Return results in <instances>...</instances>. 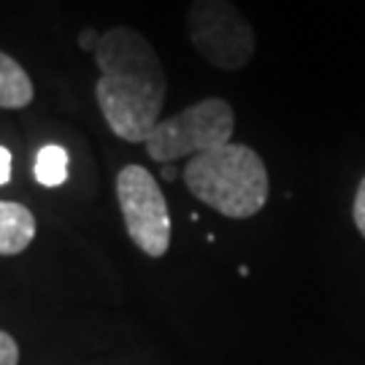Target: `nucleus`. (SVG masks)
<instances>
[{
	"label": "nucleus",
	"instance_id": "obj_1",
	"mask_svg": "<svg viewBox=\"0 0 365 365\" xmlns=\"http://www.w3.org/2000/svg\"><path fill=\"white\" fill-rule=\"evenodd\" d=\"M95 63V101L106 125L128 144H144L160 122L168 78L155 46L133 27H111L101 33Z\"/></svg>",
	"mask_w": 365,
	"mask_h": 365
},
{
	"label": "nucleus",
	"instance_id": "obj_2",
	"mask_svg": "<svg viewBox=\"0 0 365 365\" xmlns=\"http://www.w3.org/2000/svg\"><path fill=\"white\" fill-rule=\"evenodd\" d=\"M184 184L192 195L227 220H249L268 200V168L247 144H225L195 155L184 165Z\"/></svg>",
	"mask_w": 365,
	"mask_h": 365
},
{
	"label": "nucleus",
	"instance_id": "obj_3",
	"mask_svg": "<svg viewBox=\"0 0 365 365\" xmlns=\"http://www.w3.org/2000/svg\"><path fill=\"white\" fill-rule=\"evenodd\" d=\"M235 130V114L227 101L206 98L200 103L187 106L184 111L157 122L146 135V155L155 163H176L182 157H195L211 149L230 144Z\"/></svg>",
	"mask_w": 365,
	"mask_h": 365
},
{
	"label": "nucleus",
	"instance_id": "obj_4",
	"mask_svg": "<svg viewBox=\"0 0 365 365\" xmlns=\"http://www.w3.org/2000/svg\"><path fill=\"white\" fill-rule=\"evenodd\" d=\"M187 33L195 52L225 73L247 68L257 49L255 30L230 0H192L187 11Z\"/></svg>",
	"mask_w": 365,
	"mask_h": 365
},
{
	"label": "nucleus",
	"instance_id": "obj_5",
	"mask_svg": "<svg viewBox=\"0 0 365 365\" xmlns=\"http://www.w3.org/2000/svg\"><path fill=\"white\" fill-rule=\"evenodd\" d=\"M117 200L133 244L149 257H163L170 247V214L155 176L144 165H125L117 176Z\"/></svg>",
	"mask_w": 365,
	"mask_h": 365
},
{
	"label": "nucleus",
	"instance_id": "obj_6",
	"mask_svg": "<svg viewBox=\"0 0 365 365\" xmlns=\"http://www.w3.org/2000/svg\"><path fill=\"white\" fill-rule=\"evenodd\" d=\"M36 238V217L33 211L14 203V200H0V255L11 257L25 252Z\"/></svg>",
	"mask_w": 365,
	"mask_h": 365
},
{
	"label": "nucleus",
	"instance_id": "obj_7",
	"mask_svg": "<svg viewBox=\"0 0 365 365\" xmlns=\"http://www.w3.org/2000/svg\"><path fill=\"white\" fill-rule=\"evenodd\" d=\"M36 90L27 71L11 54L0 52V108H25L33 103Z\"/></svg>",
	"mask_w": 365,
	"mask_h": 365
},
{
	"label": "nucleus",
	"instance_id": "obj_8",
	"mask_svg": "<svg viewBox=\"0 0 365 365\" xmlns=\"http://www.w3.org/2000/svg\"><path fill=\"white\" fill-rule=\"evenodd\" d=\"M36 182L41 187H60V184H66L68 179V152L63 146L57 144H49L43 146L36 157Z\"/></svg>",
	"mask_w": 365,
	"mask_h": 365
},
{
	"label": "nucleus",
	"instance_id": "obj_9",
	"mask_svg": "<svg viewBox=\"0 0 365 365\" xmlns=\"http://www.w3.org/2000/svg\"><path fill=\"white\" fill-rule=\"evenodd\" d=\"M19 363V346L14 336H9L6 330H0V365H16Z\"/></svg>",
	"mask_w": 365,
	"mask_h": 365
},
{
	"label": "nucleus",
	"instance_id": "obj_10",
	"mask_svg": "<svg viewBox=\"0 0 365 365\" xmlns=\"http://www.w3.org/2000/svg\"><path fill=\"white\" fill-rule=\"evenodd\" d=\"M352 217H354V225H357L360 235L365 238V176L360 179V184H357V192H354Z\"/></svg>",
	"mask_w": 365,
	"mask_h": 365
},
{
	"label": "nucleus",
	"instance_id": "obj_11",
	"mask_svg": "<svg viewBox=\"0 0 365 365\" xmlns=\"http://www.w3.org/2000/svg\"><path fill=\"white\" fill-rule=\"evenodd\" d=\"M98 41H101V33H98V30H92V27H87V30H81V33H78V46H81L84 52L95 54Z\"/></svg>",
	"mask_w": 365,
	"mask_h": 365
},
{
	"label": "nucleus",
	"instance_id": "obj_12",
	"mask_svg": "<svg viewBox=\"0 0 365 365\" xmlns=\"http://www.w3.org/2000/svg\"><path fill=\"white\" fill-rule=\"evenodd\" d=\"M11 182V152L0 146V187Z\"/></svg>",
	"mask_w": 365,
	"mask_h": 365
},
{
	"label": "nucleus",
	"instance_id": "obj_13",
	"mask_svg": "<svg viewBox=\"0 0 365 365\" xmlns=\"http://www.w3.org/2000/svg\"><path fill=\"white\" fill-rule=\"evenodd\" d=\"M163 179H165V182H173V179H176V168H173V165H165V168H163Z\"/></svg>",
	"mask_w": 365,
	"mask_h": 365
}]
</instances>
